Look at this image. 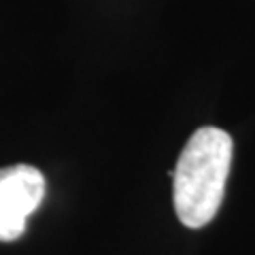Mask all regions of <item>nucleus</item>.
I'll return each mask as SVG.
<instances>
[{
  "instance_id": "2",
  "label": "nucleus",
  "mask_w": 255,
  "mask_h": 255,
  "mask_svg": "<svg viewBox=\"0 0 255 255\" xmlns=\"http://www.w3.org/2000/svg\"><path fill=\"white\" fill-rule=\"evenodd\" d=\"M43 172L28 164L0 168V241H17L26 232L28 217L45 200Z\"/></svg>"
},
{
  "instance_id": "1",
  "label": "nucleus",
  "mask_w": 255,
  "mask_h": 255,
  "mask_svg": "<svg viewBox=\"0 0 255 255\" xmlns=\"http://www.w3.org/2000/svg\"><path fill=\"white\" fill-rule=\"evenodd\" d=\"M232 149V138L221 128L204 126L191 134L172 177L174 211L183 226L198 230L215 219L223 202Z\"/></svg>"
}]
</instances>
